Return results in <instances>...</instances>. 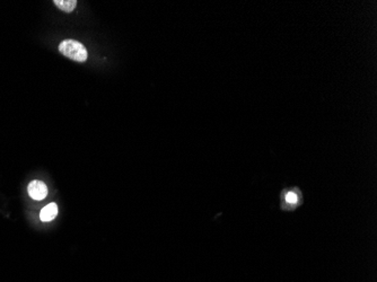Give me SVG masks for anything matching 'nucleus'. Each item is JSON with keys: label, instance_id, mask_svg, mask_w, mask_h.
Instances as JSON below:
<instances>
[{"label": "nucleus", "instance_id": "20e7f679", "mask_svg": "<svg viewBox=\"0 0 377 282\" xmlns=\"http://www.w3.org/2000/svg\"><path fill=\"white\" fill-rule=\"evenodd\" d=\"M53 3L65 13H71L77 6L76 0H54Z\"/></svg>", "mask_w": 377, "mask_h": 282}, {"label": "nucleus", "instance_id": "f257e3e1", "mask_svg": "<svg viewBox=\"0 0 377 282\" xmlns=\"http://www.w3.org/2000/svg\"><path fill=\"white\" fill-rule=\"evenodd\" d=\"M59 51L61 55L77 63H85L88 57L86 48L80 42L75 40L62 41L59 44Z\"/></svg>", "mask_w": 377, "mask_h": 282}, {"label": "nucleus", "instance_id": "f03ea898", "mask_svg": "<svg viewBox=\"0 0 377 282\" xmlns=\"http://www.w3.org/2000/svg\"><path fill=\"white\" fill-rule=\"evenodd\" d=\"M29 195L34 200H43L46 195H48V188L46 185L41 182V181H32L29 184Z\"/></svg>", "mask_w": 377, "mask_h": 282}, {"label": "nucleus", "instance_id": "39448f33", "mask_svg": "<svg viewBox=\"0 0 377 282\" xmlns=\"http://www.w3.org/2000/svg\"><path fill=\"white\" fill-rule=\"evenodd\" d=\"M298 201V196L295 192H288L286 194V202L290 204H295Z\"/></svg>", "mask_w": 377, "mask_h": 282}, {"label": "nucleus", "instance_id": "7ed1b4c3", "mask_svg": "<svg viewBox=\"0 0 377 282\" xmlns=\"http://www.w3.org/2000/svg\"><path fill=\"white\" fill-rule=\"evenodd\" d=\"M58 215V206L56 203H50L42 209L40 214V218L42 221H51Z\"/></svg>", "mask_w": 377, "mask_h": 282}]
</instances>
